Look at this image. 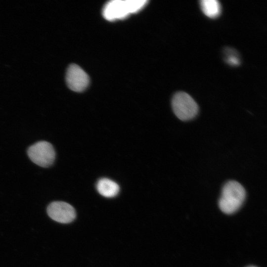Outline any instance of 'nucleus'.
I'll return each mask as SVG.
<instances>
[{
	"label": "nucleus",
	"mask_w": 267,
	"mask_h": 267,
	"mask_svg": "<svg viewBox=\"0 0 267 267\" xmlns=\"http://www.w3.org/2000/svg\"><path fill=\"white\" fill-rule=\"evenodd\" d=\"M245 198L246 191L243 186L237 181H228L222 189L219 208L225 214L234 213L242 206Z\"/></svg>",
	"instance_id": "obj_1"
},
{
	"label": "nucleus",
	"mask_w": 267,
	"mask_h": 267,
	"mask_svg": "<svg viewBox=\"0 0 267 267\" xmlns=\"http://www.w3.org/2000/svg\"><path fill=\"white\" fill-rule=\"evenodd\" d=\"M147 2L146 0H111L104 5L102 15L108 21L124 19L140 10Z\"/></svg>",
	"instance_id": "obj_2"
},
{
	"label": "nucleus",
	"mask_w": 267,
	"mask_h": 267,
	"mask_svg": "<svg viewBox=\"0 0 267 267\" xmlns=\"http://www.w3.org/2000/svg\"><path fill=\"white\" fill-rule=\"evenodd\" d=\"M172 106L176 116L183 121L192 119L198 112L197 103L190 95L184 92H178L174 95Z\"/></svg>",
	"instance_id": "obj_3"
},
{
	"label": "nucleus",
	"mask_w": 267,
	"mask_h": 267,
	"mask_svg": "<svg viewBox=\"0 0 267 267\" xmlns=\"http://www.w3.org/2000/svg\"><path fill=\"white\" fill-rule=\"evenodd\" d=\"M27 154L33 163L44 168L51 166L55 158L53 146L46 141H40L30 146Z\"/></svg>",
	"instance_id": "obj_4"
},
{
	"label": "nucleus",
	"mask_w": 267,
	"mask_h": 267,
	"mask_svg": "<svg viewBox=\"0 0 267 267\" xmlns=\"http://www.w3.org/2000/svg\"><path fill=\"white\" fill-rule=\"evenodd\" d=\"M47 213L54 221L62 223L72 222L76 217L74 208L69 204L63 201H54L47 208Z\"/></svg>",
	"instance_id": "obj_5"
},
{
	"label": "nucleus",
	"mask_w": 267,
	"mask_h": 267,
	"mask_svg": "<svg viewBox=\"0 0 267 267\" xmlns=\"http://www.w3.org/2000/svg\"><path fill=\"white\" fill-rule=\"evenodd\" d=\"M88 74L78 65L72 64L68 67L66 81L68 88L73 91L81 92L89 84Z\"/></svg>",
	"instance_id": "obj_6"
},
{
	"label": "nucleus",
	"mask_w": 267,
	"mask_h": 267,
	"mask_svg": "<svg viewBox=\"0 0 267 267\" xmlns=\"http://www.w3.org/2000/svg\"><path fill=\"white\" fill-rule=\"evenodd\" d=\"M96 189L100 195L107 198L116 196L120 190L119 185L107 178L100 179L97 182Z\"/></svg>",
	"instance_id": "obj_7"
},
{
	"label": "nucleus",
	"mask_w": 267,
	"mask_h": 267,
	"mask_svg": "<svg viewBox=\"0 0 267 267\" xmlns=\"http://www.w3.org/2000/svg\"><path fill=\"white\" fill-rule=\"evenodd\" d=\"M200 6L203 13L211 18H216L221 13V4L217 0H201Z\"/></svg>",
	"instance_id": "obj_8"
},
{
	"label": "nucleus",
	"mask_w": 267,
	"mask_h": 267,
	"mask_svg": "<svg viewBox=\"0 0 267 267\" xmlns=\"http://www.w3.org/2000/svg\"><path fill=\"white\" fill-rule=\"evenodd\" d=\"M226 62L232 66H237L240 63V60L238 57L233 54H229L226 58Z\"/></svg>",
	"instance_id": "obj_9"
},
{
	"label": "nucleus",
	"mask_w": 267,
	"mask_h": 267,
	"mask_svg": "<svg viewBox=\"0 0 267 267\" xmlns=\"http://www.w3.org/2000/svg\"></svg>",
	"instance_id": "obj_10"
}]
</instances>
